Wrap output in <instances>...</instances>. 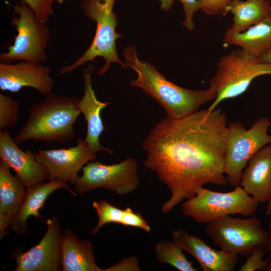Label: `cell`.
Segmentation results:
<instances>
[{"instance_id": "1", "label": "cell", "mask_w": 271, "mask_h": 271, "mask_svg": "<svg viewBox=\"0 0 271 271\" xmlns=\"http://www.w3.org/2000/svg\"><path fill=\"white\" fill-rule=\"evenodd\" d=\"M226 113L220 108L198 110L157 123L143 143L145 167L171 192L161 207L167 213L194 197L207 184L226 185L224 173Z\"/></svg>"}, {"instance_id": "2", "label": "cell", "mask_w": 271, "mask_h": 271, "mask_svg": "<svg viewBox=\"0 0 271 271\" xmlns=\"http://www.w3.org/2000/svg\"><path fill=\"white\" fill-rule=\"evenodd\" d=\"M122 55L126 68H130L137 74V78L130 81V85L140 88L156 100L168 117L178 118L190 114L203 104L213 101L217 96L216 91L210 87L193 90L168 80L156 67L139 59L134 45L124 48Z\"/></svg>"}, {"instance_id": "3", "label": "cell", "mask_w": 271, "mask_h": 271, "mask_svg": "<svg viewBox=\"0 0 271 271\" xmlns=\"http://www.w3.org/2000/svg\"><path fill=\"white\" fill-rule=\"evenodd\" d=\"M80 98L51 92L29 109L25 124L14 138L19 145L32 140L66 144L75 137L73 126L81 113Z\"/></svg>"}, {"instance_id": "4", "label": "cell", "mask_w": 271, "mask_h": 271, "mask_svg": "<svg viewBox=\"0 0 271 271\" xmlns=\"http://www.w3.org/2000/svg\"><path fill=\"white\" fill-rule=\"evenodd\" d=\"M115 0H80V8L83 14L96 23L94 37L88 48L70 65L62 68L58 74H69L87 62H95L97 57L104 58V66L96 73L101 76L107 73L112 63H117L124 69L125 66L119 59L116 42L122 35L116 32L117 17L113 12Z\"/></svg>"}, {"instance_id": "5", "label": "cell", "mask_w": 271, "mask_h": 271, "mask_svg": "<svg viewBox=\"0 0 271 271\" xmlns=\"http://www.w3.org/2000/svg\"><path fill=\"white\" fill-rule=\"evenodd\" d=\"M217 67L215 74L209 82L217 96L207 109L208 110L215 109L224 100L243 94L255 78L271 75V62H264L241 48L221 57Z\"/></svg>"}, {"instance_id": "6", "label": "cell", "mask_w": 271, "mask_h": 271, "mask_svg": "<svg viewBox=\"0 0 271 271\" xmlns=\"http://www.w3.org/2000/svg\"><path fill=\"white\" fill-rule=\"evenodd\" d=\"M270 126L271 119L267 117L256 119L248 129L238 121L227 124L224 173L231 186L239 185L249 160L261 148L271 144V135L267 132Z\"/></svg>"}, {"instance_id": "7", "label": "cell", "mask_w": 271, "mask_h": 271, "mask_svg": "<svg viewBox=\"0 0 271 271\" xmlns=\"http://www.w3.org/2000/svg\"><path fill=\"white\" fill-rule=\"evenodd\" d=\"M15 14L10 24L17 32L13 45L0 54V63L14 61L42 63L48 60L46 52L50 32L47 24L39 21L33 10L24 1L13 6Z\"/></svg>"}, {"instance_id": "8", "label": "cell", "mask_w": 271, "mask_h": 271, "mask_svg": "<svg viewBox=\"0 0 271 271\" xmlns=\"http://www.w3.org/2000/svg\"><path fill=\"white\" fill-rule=\"evenodd\" d=\"M258 202L238 185L233 190L219 192L200 188L182 204V213L199 223H209L230 215L246 217L256 212Z\"/></svg>"}, {"instance_id": "9", "label": "cell", "mask_w": 271, "mask_h": 271, "mask_svg": "<svg viewBox=\"0 0 271 271\" xmlns=\"http://www.w3.org/2000/svg\"><path fill=\"white\" fill-rule=\"evenodd\" d=\"M205 231L212 243L228 253L247 258L258 245L266 244L268 233L256 217L227 215L207 223Z\"/></svg>"}, {"instance_id": "10", "label": "cell", "mask_w": 271, "mask_h": 271, "mask_svg": "<svg viewBox=\"0 0 271 271\" xmlns=\"http://www.w3.org/2000/svg\"><path fill=\"white\" fill-rule=\"evenodd\" d=\"M74 185L76 192L84 194L98 188H103L121 195L136 191L140 184L138 164L131 158L119 163L105 165L99 161H91L82 169Z\"/></svg>"}, {"instance_id": "11", "label": "cell", "mask_w": 271, "mask_h": 271, "mask_svg": "<svg viewBox=\"0 0 271 271\" xmlns=\"http://www.w3.org/2000/svg\"><path fill=\"white\" fill-rule=\"evenodd\" d=\"M47 231L36 246L23 252L17 247L12 252L17 267L15 271H59L62 269L61 242L62 234L57 217L45 222Z\"/></svg>"}, {"instance_id": "12", "label": "cell", "mask_w": 271, "mask_h": 271, "mask_svg": "<svg viewBox=\"0 0 271 271\" xmlns=\"http://www.w3.org/2000/svg\"><path fill=\"white\" fill-rule=\"evenodd\" d=\"M36 159L46 168L48 180L59 179L74 185L79 171L88 163L95 161L97 156L89 148L84 139H77L76 145L68 149L44 150L34 152Z\"/></svg>"}, {"instance_id": "13", "label": "cell", "mask_w": 271, "mask_h": 271, "mask_svg": "<svg viewBox=\"0 0 271 271\" xmlns=\"http://www.w3.org/2000/svg\"><path fill=\"white\" fill-rule=\"evenodd\" d=\"M51 69L40 63L19 61L18 63H0V89L2 91L19 92L29 87L46 96L52 92L54 81Z\"/></svg>"}, {"instance_id": "14", "label": "cell", "mask_w": 271, "mask_h": 271, "mask_svg": "<svg viewBox=\"0 0 271 271\" xmlns=\"http://www.w3.org/2000/svg\"><path fill=\"white\" fill-rule=\"evenodd\" d=\"M7 129L0 131V158L13 169L27 188L48 179L45 167L30 150H21Z\"/></svg>"}, {"instance_id": "15", "label": "cell", "mask_w": 271, "mask_h": 271, "mask_svg": "<svg viewBox=\"0 0 271 271\" xmlns=\"http://www.w3.org/2000/svg\"><path fill=\"white\" fill-rule=\"evenodd\" d=\"M172 240L193 255L204 271H232L239 262L237 255L211 248L202 239L183 229L172 232Z\"/></svg>"}, {"instance_id": "16", "label": "cell", "mask_w": 271, "mask_h": 271, "mask_svg": "<svg viewBox=\"0 0 271 271\" xmlns=\"http://www.w3.org/2000/svg\"><path fill=\"white\" fill-rule=\"evenodd\" d=\"M93 69L94 66L88 65L82 73L84 93L80 99L79 108L87 122V131L84 140L93 153L96 154L99 151H104L111 154L113 151L102 146L99 142V137L104 129L100 112L110 104V102H102L97 99L92 88L91 76Z\"/></svg>"}, {"instance_id": "17", "label": "cell", "mask_w": 271, "mask_h": 271, "mask_svg": "<svg viewBox=\"0 0 271 271\" xmlns=\"http://www.w3.org/2000/svg\"><path fill=\"white\" fill-rule=\"evenodd\" d=\"M239 185L258 203L271 198V145L259 150L244 169Z\"/></svg>"}, {"instance_id": "18", "label": "cell", "mask_w": 271, "mask_h": 271, "mask_svg": "<svg viewBox=\"0 0 271 271\" xmlns=\"http://www.w3.org/2000/svg\"><path fill=\"white\" fill-rule=\"evenodd\" d=\"M61 189L67 190L73 195L77 194L71 190L67 182L55 179L41 182L26 188L17 211L11 223V227L17 233L23 235L29 228L26 225L28 218L34 216L43 219L39 214V210L43 208L47 198L53 192Z\"/></svg>"}, {"instance_id": "19", "label": "cell", "mask_w": 271, "mask_h": 271, "mask_svg": "<svg viewBox=\"0 0 271 271\" xmlns=\"http://www.w3.org/2000/svg\"><path fill=\"white\" fill-rule=\"evenodd\" d=\"M61 252L62 271H104L96 263L91 242L78 238L68 228L62 234Z\"/></svg>"}, {"instance_id": "20", "label": "cell", "mask_w": 271, "mask_h": 271, "mask_svg": "<svg viewBox=\"0 0 271 271\" xmlns=\"http://www.w3.org/2000/svg\"><path fill=\"white\" fill-rule=\"evenodd\" d=\"M10 168L3 160L0 161V230L1 238L10 226L26 190L25 185L16 174L13 175Z\"/></svg>"}, {"instance_id": "21", "label": "cell", "mask_w": 271, "mask_h": 271, "mask_svg": "<svg viewBox=\"0 0 271 271\" xmlns=\"http://www.w3.org/2000/svg\"><path fill=\"white\" fill-rule=\"evenodd\" d=\"M230 12L233 23L225 32L224 37L243 32L270 17L271 4L269 0H234Z\"/></svg>"}, {"instance_id": "22", "label": "cell", "mask_w": 271, "mask_h": 271, "mask_svg": "<svg viewBox=\"0 0 271 271\" xmlns=\"http://www.w3.org/2000/svg\"><path fill=\"white\" fill-rule=\"evenodd\" d=\"M225 43L237 46L248 54L260 58L271 50V17L245 31L224 38Z\"/></svg>"}, {"instance_id": "23", "label": "cell", "mask_w": 271, "mask_h": 271, "mask_svg": "<svg viewBox=\"0 0 271 271\" xmlns=\"http://www.w3.org/2000/svg\"><path fill=\"white\" fill-rule=\"evenodd\" d=\"M155 256L160 263L169 264L180 271H197L186 257L182 249L173 240H163L155 246Z\"/></svg>"}, {"instance_id": "24", "label": "cell", "mask_w": 271, "mask_h": 271, "mask_svg": "<svg viewBox=\"0 0 271 271\" xmlns=\"http://www.w3.org/2000/svg\"><path fill=\"white\" fill-rule=\"evenodd\" d=\"M92 205L98 216L96 226L92 231V235L97 234L100 229L107 223H116L120 224L123 214L122 209L113 206L106 200L93 201Z\"/></svg>"}, {"instance_id": "25", "label": "cell", "mask_w": 271, "mask_h": 271, "mask_svg": "<svg viewBox=\"0 0 271 271\" xmlns=\"http://www.w3.org/2000/svg\"><path fill=\"white\" fill-rule=\"evenodd\" d=\"M21 103L8 95L0 93V128H12L19 117Z\"/></svg>"}, {"instance_id": "26", "label": "cell", "mask_w": 271, "mask_h": 271, "mask_svg": "<svg viewBox=\"0 0 271 271\" xmlns=\"http://www.w3.org/2000/svg\"><path fill=\"white\" fill-rule=\"evenodd\" d=\"M266 251V244L257 246L250 254L247 257L246 261L238 269L239 271H254L260 270L265 271L271 257L263 259Z\"/></svg>"}, {"instance_id": "27", "label": "cell", "mask_w": 271, "mask_h": 271, "mask_svg": "<svg viewBox=\"0 0 271 271\" xmlns=\"http://www.w3.org/2000/svg\"><path fill=\"white\" fill-rule=\"evenodd\" d=\"M181 2L183 7L185 15L183 25L189 30H193L195 25L193 17L195 13L199 10L197 0H178ZM175 0H159L160 9L164 12H168L172 8Z\"/></svg>"}, {"instance_id": "28", "label": "cell", "mask_w": 271, "mask_h": 271, "mask_svg": "<svg viewBox=\"0 0 271 271\" xmlns=\"http://www.w3.org/2000/svg\"><path fill=\"white\" fill-rule=\"evenodd\" d=\"M234 0H197L199 10L209 16H225Z\"/></svg>"}, {"instance_id": "29", "label": "cell", "mask_w": 271, "mask_h": 271, "mask_svg": "<svg viewBox=\"0 0 271 271\" xmlns=\"http://www.w3.org/2000/svg\"><path fill=\"white\" fill-rule=\"evenodd\" d=\"M25 2L34 12L37 19L47 24L49 18L54 14L53 4L54 0H21Z\"/></svg>"}, {"instance_id": "30", "label": "cell", "mask_w": 271, "mask_h": 271, "mask_svg": "<svg viewBox=\"0 0 271 271\" xmlns=\"http://www.w3.org/2000/svg\"><path fill=\"white\" fill-rule=\"evenodd\" d=\"M120 224L126 226L139 228L148 233L151 231L150 226L141 214L133 211L130 207H126L123 210Z\"/></svg>"}, {"instance_id": "31", "label": "cell", "mask_w": 271, "mask_h": 271, "mask_svg": "<svg viewBox=\"0 0 271 271\" xmlns=\"http://www.w3.org/2000/svg\"><path fill=\"white\" fill-rule=\"evenodd\" d=\"M122 270H141L138 258L134 256H129L108 268L104 269V271Z\"/></svg>"}, {"instance_id": "32", "label": "cell", "mask_w": 271, "mask_h": 271, "mask_svg": "<svg viewBox=\"0 0 271 271\" xmlns=\"http://www.w3.org/2000/svg\"><path fill=\"white\" fill-rule=\"evenodd\" d=\"M268 238L266 244V251L271 255V220L269 221L267 225Z\"/></svg>"}, {"instance_id": "33", "label": "cell", "mask_w": 271, "mask_h": 271, "mask_svg": "<svg viewBox=\"0 0 271 271\" xmlns=\"http://www.w3.org/2000/svg\"><path fill=\"white\" fill-rule=\"evenodd\" d=\"M260 58L262 61L264 62H271V50L267 53L262 56Z\"/></svg>"}, {"instance_id": "34", "label": "cell", "mask_w": 271, "mask_h": 271, "mask_svg": "<svg viewBox=\"0 0 271 271\" xmlns=\"http://www.w3.org/2000/svg\"><path fill=\"white\" fill-rule=\"evenodd\" d=\"M265 214L267 216L271 215V198L267 202Z\"/></svg>"}, {"instance_id": "35", "label": "cell", "mask_w": 271, "mask_h": 271, "mask_svg": "<svg viewBox=\"0 0 271 271\" xmlns=\"http://www.w3.org/2000/svg\"><path fill=\"white\" fill-rule=\"evenodd\" d=\"M265 271H271V257L269 261L268 264Z\"/></svg>"}, {"instance_id": "36", "label": "cell", "mask_w": 271, "mask_h": 271, "mask_svg": "<svg viewBox=\"0 0 271 271\" xmlns=\"http://www.w3.org/2000/svg\"><path fill=\"white\" fill-rule=\"evenodd\" d=\"M67 0H54L55 3H57L59 4H62Z\"/></svg>"}]
</instances>
